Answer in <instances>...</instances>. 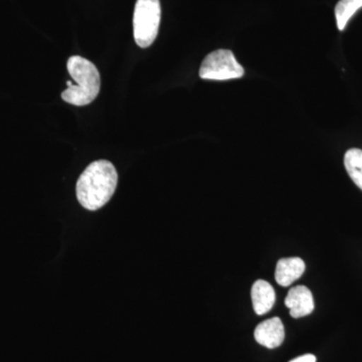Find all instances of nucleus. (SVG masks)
I'll return each instance as SVG.
<instances>
[{"label": "nucleus", "instance_id": "obj_1", "mask_svg": "<svg viewBox=\"0 0 362 362\" xmlns=\"http://www.w3.org/2000/svg\"><path fill=\"white\" fill-rule=\"evenodd\" d=\"M118 182L115 166L108 160L92 162L77 182L78 201L89 211H97L110 201Z\"/></svg>", "mask_w": 362, "mask_h": 362}, {"label": "nucleus", "instance_id": "obj_2", "mask_svg": "<svg viewBox=\"0 0 362 362\" xmlns=\"http://www.w3.org/2000/svg\"><path fill=\"white\" fill-rule=\"evenodd\" d=\"M69 74L77 85L62 93V99L75 106H86L96 99L101 87L99 71L94 64L80 56H73L66 64Z\"/></svg>", "mask_w": 362, "mask_h": 362}, {"label": "nucleus", "instance_id": "obj_12", "mask_svg": "<svg viewBox=\"0 0 362 362\" xmlns=\"http://www.w3.org/2000/svg\"><path fill=\"white\" fill-rule=\"evenodd\" d=\"M73 85V83H71V81H68V82H66V86H68V87H70V86Z\"/></svg>", "mask_w": 362, "mask_h": 362}, {"label": "nucleus", "instance_id": "obj_8", "mask_svg": "<svg viewBox=\"0 0 362 362\" xmlns=\"http://www.w3.org/2000/svg\"><path fill=\"white\" fill-rule=\"evenodd\" d=\"M251 295L252 307L258 315L268 313L275 304V290L267 281H256L252 285Z\"/></svg>", "mask_w": 362, "mask_h": 362}, {"label": "nucleus", "instance_id": "obj_9", "mask_svg": "<svg viewBox=\"0 0 362 362\" xmlns=\"http://www.w3.org/2000/svg\"><path fill=\"white\" fill-rule=\"evenodd\" d=\"M344 166L350 178L362 190V150L349 149L345 153Z\"/></svg>", "mask_w": 362, "mask_h": 362}, {"label": "nucleus", "instance_id": "obj_5", "mask_svg": "<svg viewBox=\"0 0 362 362\" xmlns=\"http://www.w3.org/2000/svg\"><path fill=\"white\" fill-rule=\"evenodd\" d=\"M255 339L269 349H277L284 341L285 329L282 320L279 317L268 319L257 326Z\"/></svg>", "mask_w": 362, "mask_h": 362}, {"label": "nucleus", "instance_id": "obj_11", "mask_svg": "<svg viewBox=\"0 0 362 362\" xmlns=\"http://www.w3.org/2000/svg\"><path fill=\"white\" fill-rule=\"evenodd\" d=\"M289 362H316V357L313 354H304Z\"/></svg>", "mask_w": 362, "mask_h": 362}, {"label": "nucleus", "instance_id": "obj_7", "mask_svg": "<svg viewBox=\"0 0 362 362\" xmlns=\"http://www.w3.org/2000/svg\"><path fill=\"white\" fill-rule=\"evenodd\" d=\"M305 267L303 259L297 257L279 259L275 271L276 282L288 287L303 275Z\"/></svg>", "mask_w": 362, "mask_h": 362}, {"label": "nucleus", "instance_id": "obj_6", "mask_svg": "<svg viewBox=\"0 0 362 362\" xmlns=\"http://www.w3.org/2000/svg\"><path fill=\"white\" fill-rule=\"evenodd\" d=\"M285 305L289 308L293 318L309 315L314 310L313 295L305 286H296L288 292Z\"/></svg>", "mask_w": 362, "mask_h": 362}, {"label": "nucleus", "instance_id": "obj_4", "mask_svg": "<svg viewBox=\"0 0 362 362\" xmlns=\"http://www.w3.org/2000/svg\"><path fill=\"white\" fill-rule=\"evenodd\" d=\"M245 70L230 49H218L207 54L199 69L204 80L228 81L242 78Z\"/></svg>", "mask_w": 362, "mask_h": 362}, {"label": "nucleus", "instance_id": "obj_3", "mask_svg": "<svg viewBox=\"0 0 362 362\" xmlns=\"http://www.w3.org/2000/svg\"><path fill=\"white\" fill-rule=\"evenodd\" d=\"M160 20L159 0H137L133 16L136 44L143 49L153 44L158 35Z\"/></svg>", "mask_w": 362, "mask_h": 362}, {"label": "nucleus", "instance_id": "obj_10", "mask_svg": "<svg viewBox=\"0 0 362 362\" xmlns=\"http://www.w3.org/2000/svg\"><path fill=\"white\" fill-rule=\"evenodd\" d=\"M361 7L362 0H340L335 7L338 30H344L350 18Z\"/></svg>", "mask_w": 362, "mask_h": 362}]
</instances>
